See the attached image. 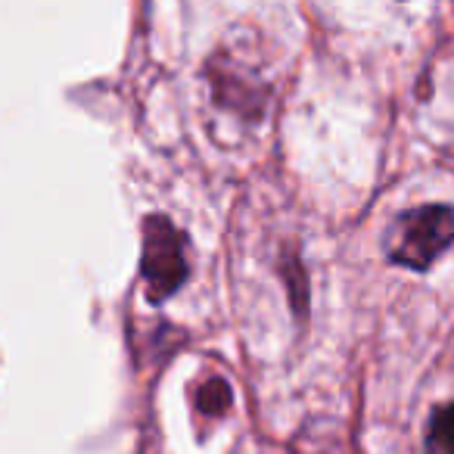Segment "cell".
Listing matches in <instances>:
<instances>
[{
  "label": "cell",
  "mask_w": 454,
  "mask_h": 454,
  "mask_svg": "<svg viewBox=\"0 0 454 454\" xmlns=\"http://www.w3.org/2000/svg\"><path fill=\"white\" fill-rule=\"evenodd\" d=\"M227 404H231V389H227L224 380H206L202 383V389L196 392V408L202 411L206 417H218L227 411Z\"/></svg>",
  "instance_id": "obj_4"
},
{
  "label": "cell",
  "mask_w": 454,
  "mask_h": 454,
  "mask_svg": "<svg viewBox=\"0 0 454 454\" xmlns=\"http://www.w3.org/2000/svg\"><path fill=\"white\" fill-rule=\"evenodd\" d=\"M144 284L150 302H165L187 280V240L162 215H153L144 224Z\"/></svg>",
  "instance_id": "obj_2"
},
{
  "label": "cell",
  "mask_w": 454,
  "mask_h": 454,
  "mask_svg": "<svg viewBox=\"0 0 454 454\" xmlns=\"http://www.w3.org/2000/svg\"><path fill=\"white\" fill-rule=\"evenodd\" d=\"M451 243H454V208L417 206L398 218L389 253L398 265L423 271V268L433 265Z\"/></svg>",
  "instance_id": "obj_1"
},
{
  "label": "cell",
  "mask_w": 454,
  "mask_h": 454,
  "mask_svg": "<svg viewBox=\"0 0 454 454\" xmlns=\"http://www.w3.org/2000/svg\"><path fill=\"white\" fill-rule=\"evenodd\" d=\"M427 454H454V402L435 408L427 429Z\"/></svg>",
  "instance_id": "obj_3"
}]
</instances>
